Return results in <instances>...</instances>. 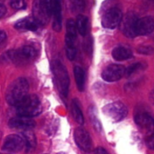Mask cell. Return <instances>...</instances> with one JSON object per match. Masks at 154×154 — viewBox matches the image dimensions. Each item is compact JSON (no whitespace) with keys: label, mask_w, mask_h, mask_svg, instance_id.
Listing matches in <instances>:
<instances>
[{"label":"cell","mask_w":154,"mask_h":154,"mask_svg":"<svg viewBox=\"0 0 154 154\" xmlns=\"http://www.w3.org/2000/svg\"><path fill=\"white\" fill-rule=\"evenodd\" d=\"M29 83L23 77H20L12 82L5 93V99L8 104L16 107L28 95Z\"/></svg>","instance_id":"obj_1"},{"label":"cell","mask_w":154,"mask_h":154,"mask_svg":"<svg viewBox=\"0 0 154 154\" xmlns=\"http://www.w3.org/2000/svg\"><path fill=\"white\" fill-rule=\"evenodd\" d=\"M42 106L35 95H27L16 106V112L19 116L32 118L40 114Z\"/></svg>","instance_id":"obj_2"},{"label":"cell","mask_w":154,"mask_h":154,"mask_svg":"<svg viewBox=\"0 0 154 154\" xmlns=\"http://www.w3.org/2000/svg\"><path fill=\"white\" fill-rule=\"evenodd\" d=\"M37 51L30 45H26L19 50H9L2 55V60L5 63H20L34 58Z\"/></svg>","instance_id":"obj_3"},{"label":"cell","mask_w":154,"mask_h":154,"mask_svg":"<svg viewBox=\"0 0 154 154\" xmlns=\"http://www.w3.org/2000/svg\"><path fill=\"white\" fill-rule=\"evenodd\" d=\"M51 69L60 93L64 96H67L69 87V76L66 68L59 60H54L51 63Z\"/></svg>","instance_id":"obj_4"},{"label":"cell","mask_w":154,"mask_h":154,"mask_svg":"<svg viewBox=\"0 0 154 154\" xmlns=\"http://www.w3.org/2000/svg\"><path fill=\"white\" fill-rule=\"evenodd\" d=\"M53 12V0H35L32 5L33 18L41 24L49 20Z\"/></svg>","instance_id":"obj_5"},{"label":"cell","mask_w":154,"mask_h":154,"mask_svg":"<svg viewBox=\"0 0 154 154\" xmlns=\"http://www.w3.org/2000/svg\"><path fill=\"white\" fill-rule=\"evenodd\" d=\"M104 114L114 122H120L126 117L128 109L125 104L121 102H114L107 104L103 107Z\"/></svg>","instance_id":"obj_6"},{"label":"cell","mask_w":154,"mask_h":154,"mask_svg":"<svg viewBox=\"0 0 154 154\" xmlns=\"http://www.w3.org/2000/svg\"><path fill=\"white\" fill-rule=\"evenodd\" d=\"M123 18L121 10L119 8L112 7L104 14L102 18V25L105 28L113 30L121 24Z\"/></svg>","instance_id":"obj_7"},{"label":"cell","mask_w":154,"mask_h":154,"mask_svg":"<svg viewBox=\"0 0 154 154\" xmlns=\"http://www.w3.org/2000/svg\"><path fill=\"white\" fill-rule=\"evenodd\" d=\"M25 146V140L22 136L18 134H9L5 139L2 149L10 152H18L22 150Z\"/></svg>","instance_id":"obj_8"},{"label":"cell","mask_w":154,"mask_h":154,"mask_svg":"<svg viewBox=\"0 0 154 154\" xmlns=\"http://www.w3.org/2000/svg\"><path fill=\"white\" fill-rule=\"evenodd\" d=\"M138 18L133 12H129L123 18L121 22V29L123 34L129 38L137 36L136 24Z\"/></svg>","instance_id":"obj_9"},{"label":"cell","mask_w":154,"mask_h":154,"mask_svg":"<svg viewBox=\"0 0 154 154\" xmlns=\"http://www.w3.org/2000/svg\"><path fill=\"white\" fill-rule=\"evenodd\" d=\"M126 74L124 66L119 64H111L107 66L102 73V77L105 81L108 82L118 81Z\"/></svg>","instance_id":"obj_10"},{"label":"cell","mask_w":154,"mask_h":154,"mask_svg":"<svg viewBox=\"0 0 154 154\" xmlns=\"http://www.w3.org/2000/svg\"><path fill=\"white\" fill-rule=\"evenodd\" d=\"M135 122L138 128L147 135L154 134V119L147 113L138 114L135 117Z\"/></svg>","instance_id":"obj_11"},{"label":"cell","mask_w":154,"mask_h":154,"mask_svg":"<svg viewBox=\"0 0 154 154\" xmlns=\"http://www.w3.org/2000/svg\"><path fill=\"white\" fill-rule=\"evenodd\" d=\"M74 138L77 146L82 150L90 152L92 149V140L90 134L84 128H78L74 133Z\"/></svg>","instance_id":"obj_12"},{"label":"cell","mask_w":154,"mask_h":154,"mask_svg":"<svg viewBox=\"0 0 154 154\" xmlns=\"http://www.w3.org/2000/svg\"><path fill=\"white\" fill-rule=\"evenodd\" d=\"M154 30V19L150 16L138 18L136 24L137 36H146Z\"/></svg>","instance_id":"obj_13"},{"label":"cell","mask_w":154,"mask_h":154,"mask_svg":"<svg viewBox=\"0 0 154 154\" xmlns=\"http://www.w3.org/2000/svg\"><path fill=\"white\" fill-rule=\"evenodd\" d=\"M8 126L11 128L23 130H29L35 128V122L34 120L31 119V118L19 116L12 118L8 122Z\"/></svg>","instance_id":"obj_14"},{"label":"cell","mask_w":154,"mask_h":154,"mask_svg":"<svg viewBox=\"0 0 154 154\" xmlns=\"http://www.w3.org/2000/svg\"><path fill=\"white\" fill-rule=\"evenodd\" d=\"M76 23L72 19H69L66 23V46H75V42L77 37Z\"/></svg>","instance_id":"obj_15"},{"label":"cell","mask_w":154,"mask_h":154,"mask_svg":"<svg viewBox=\"0 0 154 154\" xmlns=\"http://www.w3.org/2000/svg\"><path fill=\"white\" fill-rule=\"evenodd\" d=\"M40 23L35 19L34 18H26L18 21L15 24V28L17 30H30V31H35L38 29Z\"/></svg>","instance_id":"obj_16"},{"label":"cell","mask_w":154,"mask_h":154,"mask_svg":"<svg viewBox=\"0 0 154 154\" xmlns=\"http://www.w3.org/2000/svg\"><path fill=\"white\" fill-rule=\"evenodd\" d=\"M53 13L54 16L53 29L55 31L60 32L62 29L61 0H53Z\"/></svg>","instance_id":"obj_17"},{"label":"cell","mask_w":154,"mask_h":154,"mask_svg":"<svg viewBox=\"0 0 154 154\" xmlns=\"http://www.w3.org/2000/svg\"><path fill=\"white\" fill-rule=\"evenodd\" d=\"M132 51L125 47H117L112 51V57L117 60H128L132 57Z\"/></svg>","instance_id":"obj_18"},{"label":"cell","mask_w":154,"mask_h":154,"mask_svg":"<svg viewBox=\"0 0 154 154\" xmlns=\"http://www.w3.org/2000/svg\"><path fill=\"white\" fill-rule=\"evenodd\" d=\"M74 74L78 90L80 91H83L85 85V72L84 69L80 66H75L74 69Z\"/></svg>","instance_id":"obj_19"},{"label":"cell","mask_w":154,"mask_h":154,"mask_svg":"<svg viewBox=\"0 0 154 154\" xmlns=\"http://www.w3.org/2000/svg\"><path fill=\"white\" fill-rule=\"evenodd\" d=\"M88 18L84 15H78L77 18V29L81 36H86L88 30Z\"/></svg>","instance_id":"obj_20"},{"label":"cell","mask_w":154,"mask_h":154,"mask_svg":"<svg viewBox=\"0 0 154 154\" xmlns=\"http://www.w3.org/2000/svg\"><path fill=\"white\" fill-rule=\"evenodd\" d=\"M21 136L25 140L26 146L27 150H32L35 148L36 145V138L35 134L29 131H26L21 133Z\"/></svg>","instance_id":"obj_21"},{"label":"cell","mask_w":154,"mask_h":154,"mask_svg":"<svg viewBox=\"0 0 154 154\" xmlns=\"http://www.w3.org/2000/svg\"><path fill=\"white\" fill-rule=\"evenodd\" d=\"M88 113L90 119L91 120V122L95 129L98 131H101V130H102V125H101V122L99 121V116H98L96 109L94 107H93V106L90 107H89Z\"/></svg>","instance_id":"obj_22"},{"label":"cell","mask_w":154,"mask_h":154,"mask_svg":"<svg viewBox=\"0 0 154 154\" xmlns=\"http://www.w3.org/2000/svg\"><path fill=\"white\" fill-rule=\"evenodd\" d=\"M72 116H73L75 120L80 125H83L84 119V116H83L82 111H81L78 102L75 100H74L72 103Z\"/></svg>","instance_id":"obj_23"},{"label":"cell","mask_w":154,"mask_h":154,"mask_svg":"<svg viewBox=\"0 0 154 154\" xmlns=\"http://www.w3.org/2000/svg\"><path fill=\"white\" fill-rule=\"evenodd\" d=\"M142 63H135L129 66L127 69H126V75L127 76H130L133 73H135L136 71H138L142 68Z\"/></svg>","instance_id":"obj_24"},{"label":"cell","mask_w":154,"mask_h":154,"mask_svg":"<svg viewBox=\"0 0 154 154\" xmlns=\"http://www.w3.org/2000/svg\"><path fill=\"white\" fill-rule=\"evenodd\" d=\"M10 5L13 8L17 9V10L26 8V6L25 0H11Z\"/></svg>","instance_id":"obj_25"},{"label":"cell","mask_w":154,"mask_h":154,"mask_svg":"<svg viewBox=\"0 0 154 154\" xmlns=\"http://www.w3.org/2000/svg\"><path fill=\"white\" fill-rule=\"evenodd\" d=\"M66 55L70 60H73L76 57L77 50L75 46H66Z\"/></svg>","instance_id":"obj_26"},{"label":"cell","mask_w":154,"mask_h":154,"mask_svg":"<svg viewBox=\"0 0 154 154\" xmlns=\"http://www.w3.org/2000/svg\"><path fill=\"white\" fill-rule=\"evenodd\" d=\"M138 52L141 54H145V55H150L154 54V48L151 46H142L138 48Z\"/></svg>","instance_id":"obj_27"},{"label":"cell","mask_w":154,"mask_h":154,"mask_svg":"<svg viewBox=\"0 0 154 154\" xmlns=\"http://www.w3.org/2000/svg\"><path fill=\"white\" fill-rule=\"evenodd\" d=\"M72 1V4L75 6L76 8L81 9L84 6V1L83 0H71Z\"/></svg>","instance_id":"obj_28"},{"label":"cell","mask_w":154,"mask_h":154,"mask_svg":"<svg viewBox=\"0 0 154 154\" xmlns=\"http://www.w3.org/2000/svg\"><path fill=\"white\" fill-rule=\"evenodd\" d=\"M146 143H147V147L151 149H154V134L152 136H150V137L147 139Z\"/></svg>","instance_id":"obj_29"},{"label":"cell","mask_w":154,"mask_h":154,"mask_svg":"<svg viewBox=\"0 0 154 154\" xmlns=\"http://www.w3.org/2000/svg\"><path fill=\"white\" fill-rule=\"evenodd\" d=\"M95 154H108L107 151L102 147H98L95 151Z\"/></svg>","instance_id":"obj_30"},{"label":"cell","mask_w":154,"mask_h":154,"mask_svg":"<svg viewBox=\"0 0 154 154\" xmlns=\"http://www.w3.org/2000/svg\"><path fill=\"white\" fill-rule=\"evenodd\" d=\"M5 13H6L5 6L3 4H1V6H0V17L2 18Z\"/></svg>","instance_id":"obj_31"},{"label":"cell","mask_w":154,"mask_h":154,"mask_svg":"<svg viewBox=\"0 0 154 154\" xmlns=\"http://www.w3.org/2000/svg\"><path fill=\"white\" fill-rule=\"evenodd\" d=\"M5 38H6L5 33L4 30H1V33H0V41H1V42H4Z\"/></svg>","instance_id":"obj_32"},{"label":"cell","mask_w":154,"mask_h":154,"mask_svg":"<svg viewBox=\"0 0 154 154\" xmlns=\"http://www.w3.org/2000/svg\"><path fill=\"white\" fill-rule=\"evenodd\" d=\"M150 100L152 104H153V105H154V88L152 89L151 92L150 94Z\"/></svg>","instance_id":"obj_33"}]
</instances>
